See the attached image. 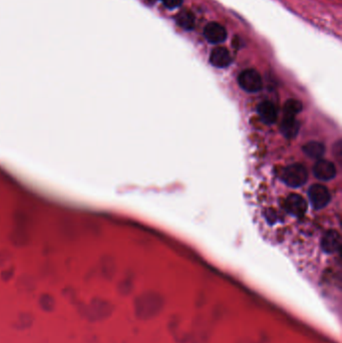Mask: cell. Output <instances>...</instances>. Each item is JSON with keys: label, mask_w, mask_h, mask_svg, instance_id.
<instances>
[{"label": "cell", "mask_w": 342, "mask_h": 343, "mask_svg": "<svg viewBox=\"0 0 342 343\" xmlns=\"http://www.w3.org/2000/svg\"><path fill=\"white\" fill-rule=\"evenodd\" d=\"M204 36L210 44H222L227 38V30L218 22H210L204 28Z\"/></svg>", "instance_id": "cell-4"}, {"label": "cell", "mask_w": 342, "mask_h": 343, "mask_svg": "<svg viewBox=\"0 0 342 343\" xmlns=\"http://www.w3.org/2000/svg\"><path fill=\"white\" fill-rule=\"evenodd\" d=\"M210 62L213 66L218 68H225L232 62L231 54L226 48H216L210 54Z\"/></svg>", "instance_id": "cell-8"}, {"label": "cell", "mask_w": 342, "mask_h": 343, "mask_svg": "<svg viewBox=\"0 0 342 343\" xmlns=\"http://www.w3.org/2000/svg\"><path fill=\"white\" fill-rule=\"evenodd\" d=\"M303 151L304 154L312 159L320 160L325 155L326 148L324 144L317 141H312L303 147Z\"/></svg>", "instance_id": "cell-10"}, {"label": "cell", "mask_w": 342, "mask_h": 343, "mask_svg": "<svg viewBox=\"0 0 342 343\" xmlns=\"http://www.w3.org/2000/svg\"><path fill=\"white\" fill-rule=\"evenodd\" d=\"M282 180L288 187H302L308 180L307 169L302 164H291L285 168L282 174Z\"/></svg>", "instance_id": "cell-1"}, {"label": "cell", "mask_w": 342, "mask_h": 343, "mask_svg": "<svg viewBox=\"0 0 342 343\" xmlns=\"http://www.w3.org/2000/svg\"><path fill=\"white\" fill-rule=\"evenodd\" d=\"M261 121L266 125L275 124L278 118V110L276 105L270 100L262 101L257 108Z\"/></svg>", "instance_id": "cell-6"}, {"label": "cell", "mask_w": 342, "mask_h": 343, "mask_svg": "<svg viewBox=\"0 0 342 343\" xmlns=\"http://www.w3.org/2000/svg\"><path fill=\"white\" fill-rule=\"evenodd\" d=\"M313 174L316 179L320 181H330L336 176V168L334 164L324 159L317 160L313 167Z\"/></svg>", "instance_id": "cell-7"}, {"label": "cell", "mask_w": 342, "mask_h": 343, "mask_svg": "<svg viewBox=\"0 0 342 343\" xmlns=\"http://www.w3.org/2000/svg\"><path fill=\"white\" fill-rule=\"evenodd\" d=\"M162 2L167 8L174 9V8H178L182 5L183 0H162Z\"/></svg>", "instance_id": "cell-15"}, {"label": "cell", "mask_w": 342, "mask_h": 343, "mask_svg": "<svg viewBox=\"0 0 342 343\" xmlns=\"http://www.w3.org/2000/svg\"><path fill=\"white\" fill-rule=\"evenodd\" d=\"M308 205L306 201L299 195H290L285 201V210L294 217H302L307 212Z\"/></svg>", "instance_id": "cell-5"}, {"label": "cell", "mask_w": 342, "mask_h": 343, "mask_svg": "<svg viewBox=\"0 0 342 343\" xmlns=\"http://www.w3.org/2000/svg\"><path fill=\"white\" fill-rule=\"evenodd\" d=\"M300 129V124L296 120V118H287L284 117L282 125H281V131L285 135L287 139H293L298 131Z\"/></svg>", "instance_id": "cell-12"}, {"label": "cell", "mask_w": 342, "mask_h": 343, "mask_svg": "<svg viewBox=\"0 0 342 343\" xmlns=\"http://www.w3.org/2000/svg\"><path fill=\"white\" fill-rule=\"evenodd\" d=\"M177 24L185 30H192L195 27L196 17L194 13L189 9H183L176 16Z\"/></svg>", "instance_id": "cell-11"}, {"label": "cell", "mask_w": 342, "mask_h": 343, "mask_svg": "<svg viewBox=\"0 0 342 343\" xmlns=\"http://www.w3.org/2000/svg\"><path fill=\"white\" fill-rule=\"evenodd\" d=\"M341 244V237L336 230H328L321 240L322 250L328 254L339 252Z\"/></svg>", "instance_id": "cell-9"}, {"label": "cell", "mask_w": 342, "mask_h": 343, "mask_svg": "<svg viewBox=\"0 0 342 343\" xmlns=\"http://www.w3.org/2000/svg\"><path fill=\"white\" fill-rule=\"evenodd\" d=\"M308 197L311 205L316 210L324 209L331 201V195L328 189L320 185H314L309 189Z\"/></svg>", "instance_id": "cell-3"}, {"label": "cell", "mask_w": 342, "mask_h": 343, "mask_svg": "<svg viewBox=\"0 0 342 343\" xmlns=\"http://www.w3.org/2000/svg\"><path fill=\"white\" fill-rule=\"evenodd\" d=\"M238 84L240 88L248 93H257L262 90L263 82L261 74L252 68L243 70L238 76Z\"/></svg>", "instance_id": "cell-2"}, {"label": "cell", "mask_w": 342, "mask_h": 343, "mask_svg": "<svg viewBox=\"0 0 342 343\" xmlns=\"http://www.w3.org/2000/svg\"><path fill=\"white\" fill-rule=\"evenodd\" d=\"M40 303H41V307L44 310L51 311L54 308V300L51 297H43L40 300Z\"/></svg>", "instance_id": "cell-14"}, {"label": "cell", "mask_w": 342, "mask_h": 343, "mask_svg": "<svg viewBox=\"0 0 342 343\" xmlns=\"http://www.w3.org/2000/svg\"><path fill=\"white\" fill-rule=\"evenodd\" d=\"M19 321H21L23 323L21 325V327H28L32 323V318H31V316L29 314H23V315H20Z\"/></svg>", "instance_id": "cell-16"}, {"label": "cell", "mask_w": 342, "mask_h": 343, "mask_svg": "<svg viewBox=\"0 0 342 343\" xmlns=\"http://www.w3.org/2000/svg\"><path fill=\"white\" fill-rule=\"evenodd\" d=\"M302 111V103L297 99H289L285 103L284 117L296 118L298 113Z\"/></svg>", "instance_id": "cell-13"}]
</instances>
